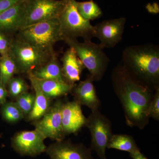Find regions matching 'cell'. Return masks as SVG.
I'll return each mask as SVG.
<instances>
[{
    "instance_id": "obj_1",
    "label": "cell",
    "mask_w": 159,
    "mask_h": 159,
    "mask_svg": "<svg viewBox=\"0 0 159 159\" xmlns=\"http://www.w3.org/2000/svg\"><path fill=\"white\" fill-rule=\"evenodd\" d=\"M111 80L122 104L127 125L140 129L145 128L149 122L147 110L154 90L133 77L122 65L114 68Z\"/></svg>"
},
{
    "instance_id": "obj_2",
    "label": "cell",
    "mask_w": 159,
    "mask_h": 159,
    "mask_svg": "<svg viewBox=\"0 0 159 159\" xmlns=\"http://www.w3.org/2000/svg\"><path fill=\"white\" fill-rule=\"evenodd\" d=\"M122 66L153 90L159 88V48L152 44L129 46L122 52Z\"/></svg>"
},
{
    "instance_id": "obj_3",
    "label": "cell",
    "mask_w": 159,
    "mask_h": 159,
    "mask_svg": "<svg viewBox=\"0 0 159 159\" xmlns=\"http://www.w3.org/2000/svg\"><path fill=\"white\" fill-rule=\"evenodd\" d=\"M18 32V39L51 54H55L53 48L54 44L59 41L64 40L58 18L28 26Z\"/></svg>"
},
{
    "instance_id": "obj_4",
    "label": "cell",
    "mask_w": 159,
    "mask_h": 159,
    "mask_svg": "<svg viewBox=\"0 0 159 159\" xmlns=\"http://www.w3.org/2000/svg\"><path fill=\"white\" fill-rule=\"evenodd\" d=\"M69 47L73 48L85 68L88 70L94 81H99L104 76L108 67L109 59L100 44L91 41L80 43L77 39L65 40Z\"/></svg>"
},
{
    "instance_id": "obj_5",
    "label": "cell",
    "mask_w": 159,
    "mask_h": 159,
    "mask_svg": "<svg viewBox=\"0 0 159 159\" xmlns=\"http://www.w3.org/2000/svg\"><path fill=\"white\" fill-rule=\"evenodd\" d=\"M64 40L81 37L84 41H91L95 37L94 26L79 14L75 0H66L58 18Z\"/></svg>"
},
{
    "instance_id": "obj_6",
    "label": "cell",
    "mask_w": 159,
    "mask_h": 159,
    "mask_svg": "<svg viewBox=\"0 0 159 159\" xmlns=\"http://www.w3.org/2000/svg\"><path fill=\"white\" fill-rule=\"evenodd\" d=\"M9 54L16 64L17 74H29L45 64L56 54L46 53L16 38L11 40Z\"/></svg>"
},
{
    "instance_id": "obj_7",
    "label": "cell",
    "mask_w": 159,
    "mask_h": 159,
    "mask_svg": "<svg viewBox=\"0 0 159 159\" xmlns=\"http://www.w3.org/2000/svg\"><path fill=\"white\" fill-rule=\"evenodd\" d=\"M85 126L90 132V149L94 150L100 159H107L106 150L112 136L111 123L99 109L91 111Z\"/></svg>"
},
{
    "instance_id": "obj_8",
    "label": "cell",
    "mask_w": 159,
    "mask_h": 159,
    "mask_svg": "<svg viewBox=\"0 0 159 159\" xmlns=\"http://www.w3.org/2000/svg\"><path fill=\"white\" fill-rule=\"evenodd\" d=\"M66 2V0H26L22 29L47 20L57 18Z\"/></svg>"
},
{
    "instance_id": "obj_9",
    "label": "cell",
    "mask_w": 159,
    "mask_h": 159,
    "mask_svg": "<svg viewBox=\"0 0 159 159\" xmlns=\"http://www.w3.org/2000/svg\"><path fill=\"white\" fill-rule=\"evenodd\" d=\"M63 102L57 100L45 114L35 122V129L42 134L45 139L49 138L56 142H60L65 135L61 123V108Z\"/></svg>"
},
{
    "instance_id": "obj_10",
    "label": "cell",
    "mask_w": 159,
    "mask_h": 159,
    "mask_svg": "<svg viewBox=\"0 0 159 159\" xmlns=\"http://www.w3.org/2000/svg\"><path fill=\"white\" fill-rule=\"evenodd\" d=\"M45 138L39 131H24L16 134L11 139V147L21 156L34 157L45 152Z\"/></svg>"
},
{
    "instance_id": "obj_11",
    "label": "cell",
    "mask_w": 159,
    "mask_h": 159,
    "mask_svg": "<svg viewBox=\"0 0 159 159\" xmlns=\"http://www.w3.org/2000/svg\"><path fill=\"white\" fill-rule=\"evenodd\" d=\"M125 23V18L120 17L98 23L94 26L95 37L104 48H114L122 40Z\"/></svg>"
},
{
    "instance_id": "obj_12",
    "label": "cell",
    "mask_w": 159,
    "mask_h": 159,
    "mask_svg": "<svg viewBox=\"0 0 159 159\" xmlns=\"http://www.w3.org/2000/svg\"><path fill=\"white\" fill-rule=\"evenodd\" d=\"M45 152L50 159H93L90 148L69 141L56 142L47 147Z\"/></svg>"
},
{
    "instance_id": "obj_13",
    "label": "cell",
    "mask_w": 159,
    "mask_h": 159,
    "mask_svg": "<svg viewBox=\"0 0 159 159\" xmlns=\"http://www.w3.org/2000/svg\"><path fill=\"white\" fill-rule=\"evenodd\" d=\"M81 105L76 100L63 103L61 123L65 136L77 133L85 126L87 118L83 113Z\"/></svg>"
},
{
    "instance_id": "obj_14",
    "label": "cell",
    "mask_w": 159,
    "mask_h": 159,
    "mask_svg": "<svg viewBox=\"0 0 159 159\" xmlns=\"http://www.w3.org/2000/svg\"><path fill=\"white\" fill-rule=\"evenodd\" d=\"M26 1L18 3L0 13V31L9 35L22 28Z\"/></svg>"
},
{
    "instance_id": "obj_15",
    "label": "cell",
    "mask_w": 159,
    "mask_h": 159,
    "mask_svg": "<svg viewBox=\"0 0 159 159\" xmlns=\"http://www.w3.org/2000/svg\"><path fill=\"white\" fill-rule=\"evenodd\" d=\"M94 80L89 75L85 80L74 86L73 90L75 100L81 105L87 107L91 111L99 109L101 102L98 98L93 84Z\"/></svg>"
},
{
    "instance_id": "obj_16",
    "label": "cell",
    "mask_w": 159,
    "mask_h": 159,
    "mask_svg": "<svg viewBox=\"0 0 159 159\" xmlns=\"http://www.w3.org/2000/svg\"><path fill=\"white\" fill-rule=\"evenodd\" d=\"M61 61L63 75L66 82L74 85L75 82L80 80V76L85 67L74 49L70 47L65 52Z\"/></svg>"
},
{
    "instance_id": "obj_17",
    "label": "cell",
    "mask_w": 159,
    "mask_h": 159,
    "mask_svg": "<svg viewBox=\"0 0 159 159\" xmlns=\"http://www.w3.org/2000/svg\"><path fill=\"white\" fill-rule=\"evenodd\" d=\"M29 75L38 80H55L66 82L63 75L61 66L58 61L56 54L52 56L43 65Z\"/></svg>"
},
{
    "instance_id": "obj_18",
    "label": "cell",
    "mask_w": 159,
    "mask_h": 159,
    "mask_svg": "<svg viewBox=\"0 0 159 159\" xmlns=\"http://www.w3.org/2000/svg\"><path fill=\"white\" fill-rule=\"evenodd\" d=\"M29 75L31 85L35 93V100L33 109L27 117L29 121L36 122L41 119L48 110L50 107L51 99L43 93L34 77Z\"/></svg>"
},
{
    "instance_id": "obj_19",
    "label": "cell",
    "mask_w": 159,
    "mask_h": 159,
    "mask_svg": "<svg viewBox=\"0 0 159 159\" xmlns=\"http://www.w3.org/2000/svg\"><path fill=\"white\" fill-rule=\"evenodd\" d=\"M34 78L43 93L50 99L67 95L72 92L74 86L67 83L57 80H41Z\"/></svg>"
},
{
    "instance_id": "obj_20",
    "label": "cell",
    "mask_w": 159,
    "mask_h": 159,
    "mask_svg": "<svg viewBox=\"0 0 159 159\" xmlns=\"http://www.w3.org/2000/svg\"><path fill=\"white\" fill-rule=\"evenodd\" d=\"M107 148H114L134 153L140 149L132 137L128 135L113 134L107 145Z\"/></svg>"
},
{
    "instance_id": "obj_21",
    "label": "cell",
    "mask_w": 159,
    "mask_h": 159,
    "mask_svg": "<svg viewBox=\"0 0 159 159\" xmlns=\"http://www.w3.org/2000/svg\"><path fill=\"white\" fill-rule=\"evenodd\" d=\"M17 74V69L14 61L9 54L0 57V80L6 86L9 80Z\"/></svg>"
},
{
    "instance_id": "obj_22",
    "label": "cell",
    "mask_w": 159,
    "mask_h": 159,
    "mask_svg": "<svg viewBox=\"0 0 159 159\" xmlns=\"http://www.w3.org/2000/svg\"><path fill=\"white\" fill-rule=\"evenodd\" d=\"M77 8L81 16L89 21L99 18L102 14L101 9L93 0L83 2H77Z\"/></svg>"
},
{
    "instance_id": "obj_23",
    "label": "cell",
    "mask_w": 159,
    "mask_h": 159,
    "mask_svg": "<svg viewBox=\"0 0 159 159\" xmlns=\"http://www.w3.org/2000/svg\"><path fill=\"white\" fill-rule=\"evenodd\" d=\"M0 113L6 122L14 123L20 121L25 117L22 111L15 102H6L1 105Z\"/></svg>"
},
{
    "instance_id": "obj_24",
    "label": "cell",
    "mask_w": 159,
    "mask_h": 159,
    "mask_svg": "<svg viewBox=\"0 0 159 159\" xmlns=\"http://www.w3.org/2000/svg\"><path fill=\"white\" fill-rule=\"evenodd\" d=\"M8 93L12 98L16 97L27 92L28 85L22 78L20 77H12L7 84Z\"/></svg>"
},
{
    "instance_id": "obj_25",
    "label": "cell",
    "mask_w": 159,
    "mask_h": 159,
    "mask_svg": "<svg viewBox=\"0 0 159 159\" xmlns=\"http://www.w3.org/2000/svg\"><path fill=\"white\" fill-rule=\"evenodd\" d=\"M16 99L15 103L16 105L22 111L25 116H28L34 106L35 95L27 92L20 95Z\"/></svg>"
},
{
    "instance_id": "obj_26",
    "label": "cell",
    "mask_w": 159,
    "mask_h": 159,
    "mask_svg": "<svg viewBox=\"0 0 159 159\" xmlns=\"http://www.w3.org/2000/svg\"><path fill=\"white\" fill-rule=\"evenodd\" d=\"M147 116L157 121L159 120V88L155 90L152 100L147 110Z\"/></svg>"
},
{
    "instance_id": "obj_27",
    "label": "cell",
    "mask_w": 159,
    "mask_h": 159,
    "mask_svg": "<svg viewBox=\"0 0 159 159\" xmlns=\"http://www.w3.org/2000/svg\"><path fill=\"white\" fill-rule=\"evenodd\" d=\"M12 39L9 35L0 31V55L5 56L9 54V48Z\"/></svg>"
},
{
    "instance_id": "obj_28",
    "label": "cell",
    "mask_w": 159,
    "mask_h": 159,
    "mask_svg": "<svg viewBox=\"0 0 159 159\" xmlns=\"http://www.w3.org/2000/svg\"><path fill=\"white\" fill-rule=\"evenodd\" d=\"M25 0H0V13L18 3Z\"/></svg>"
},
{
    "instance_id": "obj_29",
    "label": "cell",
    "mask_w": 159,
    "mask_h": 159,
    "mask_svg": "<svg viewBox=\"0 0 159 159\" xmlns=\"http://www.w3.org/2000/svg\"><path fill=\"white\" fill-rule=\"evenodd\" d=\"M6 87L0 80V105H3L6 102L8 92Z\"/></svg>"
},
{
    "instance_id": "obj_30",
    "label": "cell",
    "mask_w": 159,
    "mask_h": 159,
    "mask_svg": "<svg viewBox=\"0 0 159 159\" xmlns=\"http://www.w3.org/2000/svg\"><path fill=\"white\" fill-rule=\"evenodd\" d=\"M129 155L133 159H148L140 152V151H138L134 153L129 154Z\"/></svg>"
},
{
    "instance_id": "obj_31",
    "label": "cell",
    "mask_w": 159,
    "mask_h": 159,
    "mask_svg": "<svg viewBox=\"0 0 159 159\" xmlns=\"http://www.w3.org/2000/svg\"><path fill=\"white\" fill-rule=\"evenodd\" d=\"M0 57H1V56H0Z\"/></svg>"
}]
</instances>
